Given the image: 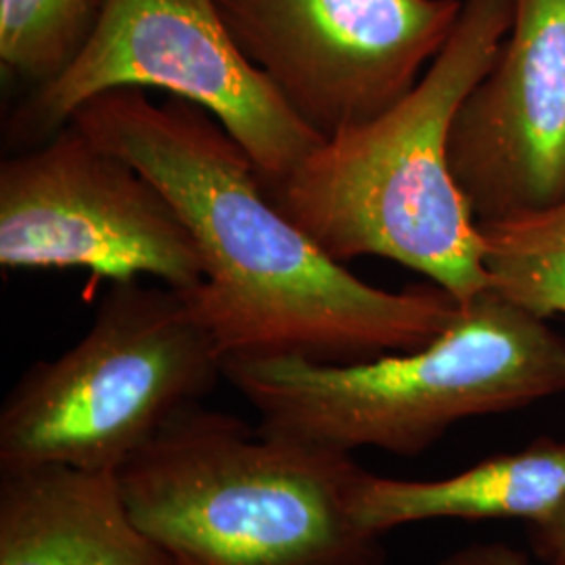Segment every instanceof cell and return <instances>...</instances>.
I'll list each match as a JSON object with an SVG mask.
<instances>
[{
	"label": "cell",
	"mask_w": 565,
	"mask_h": 565,
	"mask_svg": "<svg viewBox=\"0 0 565 565\" xmlns=\"http://www.w3.org/2000/svg\"><path fill=\"white\" fill-rule=\"evenodd\" d=\"M527 543L541 562H565V503L545 520L527 524Z\"/></svg>",
	"instance_id": "cell-15"
},
{
	"label": "cell",
	"mask_w": 565,
	"mask_h": 565,
	"mask_svg": "<svg viewBox=\"0 0 565 565\" xmlns=\"http://www.w3.org/2000/svg\"><path fill=\"white\" fill-rule=\"evenodd\" d=\"M105 0H0V63L42 86L61 74L93 34Z\"/></svg>",
	"instance_id": "cell-13"
},
{
	"label": "cell",
	"mask_w": 565,
	"mask_h": 565,
	"mask_svg": "<svg viewBox=\"0 0 565 565\" xmlns=\"http://www.w3.org/2000/svg\"><path fill=\"white\" fill-rule=\"evenodd\" d=\"M564 503L565 440L551 436L440 480H398L363 469L348 494L354 524L375 536L431 520L534 524Z\"/></svg>",
	"instance_id": "cell-11"
},
{
	"label": "cell",
	"mask_w": 565,
	"mask_h": 565,
	"mask_svg": "<svg viewBox=\"0 0 565 565\" xmlns=\"http://www.w3.org/2000/svg\"><path fill=\"white\" fill-rule=\"evenodd\" d=\"M0 264L84 268L109 282L149 275L179 291L205 279L202 252L158 184L72 121L0 163Z\"/></svg>",
	"instance_id": "cell-7"
},
{
	"label": "cell",
	"mask_w": 565,
	"mask_h": 565,
	"mask_svg": "<svg viewBox=\"0 0 565 565\" xmlns=\"http://www.w3.org/2000/svg\"><path fill=\"white\" fill-rule=\"evenodd\" d=\"M448 160L478 224L565 203V0H513V23L461 103Z\"/></svg>",
	"instance_id": "cell-9"
},
{
	"label": "cell",
	"mask_w": 565,
	"mask_h": 565,
	"mask_svg": "<svg viewBox=\"0 0 565 565\" xmlns=\"http://www.w3.org/2000/svg\"><path fill=\"white\" fill-rule=\"evenodd\" d=\"M214 2L243 55L323 139L403 99L463 9V0Z\"/></svg>",
	"instance_id": "cell-8"
},
{
	"label": "cell",
	"mask_w": 565,
	"mask_h": 565,
	"mask_svg": "<svg viewBox=\"0 0 565 565\" xmlns=\"http://www.w3.org/2000/svg\"><path fill=\"white\" fill-rule=\"evenodd\" d=\"M352 452L189 404L118 469L132 520L174 565H384L354 524Z\"/></svg>",
	"instance_id": "cell-3"
},
{
	"label": "cell",
	"mask_w": 565,
	"mask_h": 565,
	"mask_svg": "<svg viewBox=\"0 0 565 565\" xmlns=\"http://www.w3.org/2000/svg\"><path fill=\"white\" fill-rule=\"evenodd\" d=\"M436 565H532L527 555L518 546L507 545L501 541L490 543H471L459 546L448 553ZM546 565H565V562H551Z\"/></svg>",
	"instance_id": "cell-14"
},
{
	"label": "cell",
	"mask_w": 565,
	"mask_h": 565,
	"mask_svg": "<svg viewBox=\"0 0 565 565\" xmlns=\"http://www.w3.org/2000/svg\"><path fill=\"white\" fill-rule=\"evenodd\" d=\"M224 377V354L184 291L111 282L90 329L32 364L0 406V467L118 471Z\"/></svg>",
	"instance_id": "cell-5"
},
{
	"label": "cell",
	"mask_w": 565,
	"mask_h": 565,
	"mask_svg": "<svg viewBox=\"0 0 565 565\" xmlns=\"http://www.w3.org/2000/svg\"><path fill=\"white\" fill-rule=\"evenodd\" d=\"M118 88H156L202 107L249 153L264 184L282 181L324 141L243 55L214 0H105L81 53L34 88L11 132L46 141L84 103Z\"/></svg>",
	"instance_id": "cell-6"
},
{
	"label": "cell",
	"mask_w": 565,
	"mask_h": 565,
	"mask_svg": "<svg viewBox=\"0 0 565 565\" xmlns=\"http://www.w3.org/2000/svg\"><path fill=\"white\" fill-rule=\"evenodd\" d=\"M70 121L139 168L181 214L205 266L184 296L224 361L366 363L434 342L461 310L436 282L385 291L331 258L270 200L242 145L193 103L118 88Z\"/></svg>",
	"instance_id": "cell-1"
},
{
	"label": "cell",
	"mask_w": 565,
	"mask_h": 565,
	"mask_svg": "<svg viewBox=\"0 0 565 565\" xmlns=\"http://www.w3.org/2000/svg\"><path fill=\"white\" fill-rule=\"evenodd\" d=\"M511 23L513 0H463L443 51L403 99L264 184L270 200L338 263L377 256L403 264L461 306L490 289L482 235L452 177L448 142Z\"/></svg>",
	"instance_id": "cell-2"
},
{
	"label": "cell",
	"mask_w": 565,
	"mask_h": 565,
	"mask_svg": "<svg viewBox=\"0 0 565 565\" xmlns=\"http://www.w3.org/2000/svg\"><path fill=\"white\" fill-rule=\"evenodd\" d=\"M478 228L494 291L541 319L565 315V203Z\"/></svg>",
	"instance_id": "cell-12"
},
{
	"label": "cell",
	"mask_w": 565,
	"mask_h": 565,
	"mask_svg": "<svg viewBox=\"0 0 565 565\" xmlns=\"http://www.w3.org/2000/svg\"><path fill=\"white\" fill-rule=\"evenodd\" d=\"M224 380L282 434L417 457L459 422L565 392V338L492 287L434 342L366 363L226 359Z\"/></svg>",
	"instance_id": "cell-4"
},
{
	"label": "cell",
	"mask_w": 565,
	"mask_h": 565,
	"mask_svg": "<svg viewBox=\"0 0 565 565\" xmlns=\"http://www.w3.org/2000/svg\"><path fill=\"white\" fill-rule=\"evenodd\" d=\"M0 565H174L132 520L118 471L0 467Z\"/></svg>",
	"instance_id": "cell-10"
}]
</instances>
